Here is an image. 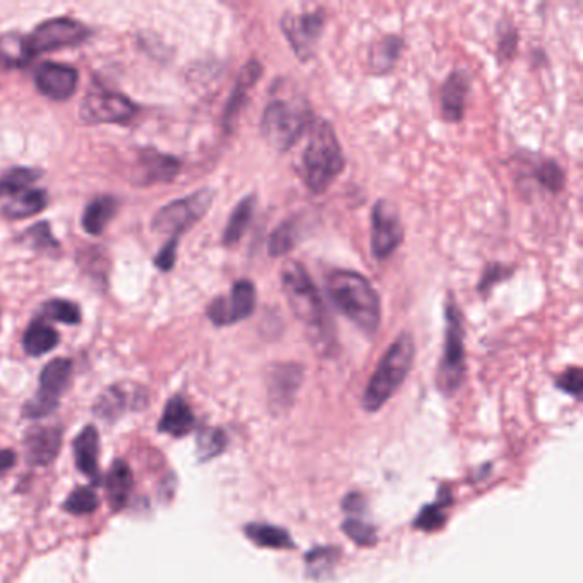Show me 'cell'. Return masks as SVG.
<instances>
[{
    "label": "cell",
    "mask_w": 583,
    "mask_h": 583,
    "mask_svg": "<svg viewBox=\"0 0 583 583\" xmlns=\"http://www.w3.org/2000/svg\"><path fill=\"white\" fill-rule=\"evenodd\" d=\"M98 431L93 426L84 428L74 442V457L78 469L91 481H98Z\"/></svg>",
    "instance_id": "19"
},
{
    "label": "cell",
    "mask_w": 583,
    "mask_h": 583,
    "mask_svg": "<svg viewBox=\"0 0 583 583\" xmlns=\"http://www.w3.org/2000/svg\"><path fill=\"white\" fill-rule=\"evenodd\" d=\"M62 445V429L57 426H36L26 433V457L34 465H48L57 457Z\"/></svg>",
    "instance_id": "15"
},
{
    "label": "cell",
    "mask_w": 583,
    "mask_h": 583,
    "mask_svg": "<svg viewBox=\"0 0 583 583\" xmlns=\"http://www.w3.org/2000/svg\"><path fill=\"white\" fill-rule=\"evenodd\" d=\"M72 373V362L59 358L48 362L40 375V387L34 399L24 408L28 418H43L57 409L61 395L63 394Z\"/></svg>",
    "instance_id": "11"
},
{
    "label": "cell",
    "mask_w": 583,
    "mask_h": 583,
    "mask_svg": "<svg viewBox=\"0 0 583 583\" xmlns=\"http://www.w3.org/2000/svg\"><path fill=\"white\" fill-rule=\"evenodd\" d=\"M445 344L437 373V387L443 395H454L465 377V344L462 314L454 298L445 303Z\"/></svg>",
    "instance_id": "6"
},
{
    "label": "cell",
    "mask_w": 583,
    "mask_h": 583,
    "mask_svg": "<svg viewBox=\"0 0 583 583\" xmlns=\"http://www.w3.org/2000/svg\"><path fill=\"white\" fill-rule=\"evenodd\" d=\"M260 76H262V65L255 59H252L241 69L237 84H235V89H233L231 98L226 105V110H224V126L231 127L235 124L238 113L241 110L249 91L257 84V80H260Z\"/></svg>",
    "instance_id": "17"
},
{
    "label": "cell",
    "mask_w": 583,
    "mask_h": 583,
    "mask_svg": "<svg viewBox=\"0 0 583 583\" xmlns=\"http://www.w3.org/2000/svg\"><path fill=\"white\" fill-rule=\"evenodd\" d=\"M416 356V344L409 332H402L387 349L375 373L362 394V408L370 412L381 409L385 402L399 390L408 379Z\"/></svg>",
    "instance_id": "4"
},
{
    "label": "cell",
    "mask_w": 583,
    "mask_h": 583,
    "mask_svg": "<svg viewBox=\"0 0 583 583\" xmlns=\"http://www.w3.org/2000/svg\"><path fill=\"white\" fill-rule=\"evenodd\" d=\"M226 448V435L221 429H202L197 437V456L201 460H209V458L220 456L222 450Z\"/></svg>",
    "instance_id": "34"
},
{
    "label": "cell",
    "mask_w": 583,
    "mask_h": 583,
    "mask_svg": "<svg viewBox=\"0 0 583 583\" xmlns=\"http://www.w3.org/2000/svg\"><path fill=\"white\" fill-rule=\"evenodd\" d=\"M38 176L40 172L32 168H13L0 174V197H14L24 190H30V185L38 180Z\"/></svg>",
    "instance_id": "28"
},
{
    "label": "cell",
    "mask_w": 583,
    "mask_h": 583,
    "mask_svg": "<svg viewBox=\"0 0 583 583\" xmlns=\"http://www.w3.org/2000/svg\"><path fill=\"white\" fill-rule=\"evenodd\" d=\"M281 283L293 314L310 332L312 341L322 347L327 346L331 337L329 316L306 268L296 260L286 262L281 268Z\"/></svg>",
    "instance_id": "2"
},
{
    "label": "cell",
    "mask_w": 583,
    "mask_h": 583,
    "mask_svg": "<svg viewBox=\"0 0 583 583\" xmlns=\"http://www.w3.org/2000/svg\"><path fill=\"white\" fill-rule=\"evenodd\" d=\"M88 34L89 30L78 21L69 17H55L36 26V30L26 38V45L32 57H34L43 52L80 45L88 38Z\"/></svg>",
    "instance_id": "9"
},
{
    "label": "cell",
    "mask_w": 583,
    "mask_h": 583,
    "mask_svg": "<svg viewBox=\"0 0 583 583\" xmlns=\"http://www.w3.org/2000/svg\"><path fill=\"white\" fill-rule=\"evenodd\" d=\"M301 380V370L298 366H281L272 375V385H270V395L272 399L284 402L287 397L295 394L298 389Z\"/></svg>",
    "instance_id": "29"
},
{
    "label": "cell",
    "mask_w": 583,
    "mask_h": 583,
    "mask_svg": "<svg viewBox=\"0 0 583 583\" xmlns=\"http://www.w3.org/2000/svg\"><path fill=\"white\" fill-rule=\"evenodd\" d=\"M404 241V224L397 205L380 199L371 212V253L377 260H385Z\"/></svg>",
    "instance_id": "10"
},
{
    "label": "cell",
    "mask_w": 583,
    "mask_h": 583,
    "mask_svg": "<svg viewBox=\"0 0 583 583\" xmlns=\"http://www.w3.org/2000/svg\"><path fill=\"white\" fill-rule=\"evenodd\" d=\"M400 50H402V42L395 36H387L380 40L379 43H375V47L371 48V53H370L371 69L377 74H385L392 71Z\"/></svg>",
    "instance_id": "27"
},
{
    "label": "cell",
    "mask_w": 583,
    "mask_h": 583,
    "mask_svg": "<svg viewBox=\"0 0 583 583\" xmlns=\"http://www.w3.org/2000/svg\"><path fill=\"white\" fill-rule=\"evenodd\" d=\"M193 423H195V418L189 404L182 397H174L163 410L159 431L174 437H185L192 431Z\"/></svg>",
    "instance_id": "18"
},
{
    "label": "cell",
    "mask_w": 583,
    "mask_h": 583,
    "mask_svg": "<svg viewBox=\"0 0 583 583\" xmlns=\"http://www.w3.org/2000/svg\"><path fill=\"white\" fill-rule=\"evenodd\" d=\"M327 293L334 305L358 329L373 335L380 327L381 306L371 283L354 270H334L327 277Z\"/></svg>",
    "instance_id": "1"
},
{
    "label": "cell",
    "mask_w": 583,
    "mask_h": 583,
    "mask_svg": "<svg viewBox=\"0 0 583 583\" xmlns=\"http://www.w3.org/2000/svg\"><path fill=\"white\" fill-rule=\"evenodd\" d=\"M443 506H445V503L426 506L425 510L418 515L414 525L418 529H421V531H428V532L440 529L443 523H445V521H447V515H445Z\"/></svg>",
    "instance_id": "39"
},
{
    "label": "cell",
    "mask_w": 583,
    "mask_h": 583,
    "mask_svg": "<svg viewBox=\"0 0 583 583\" xmlns=\"http://www.w3.org/2000/svg\"><path fill=\"white\" fill-rule=\"evenodd\" d=\"M255 303H257V291L252 281L240 279L233 284L228 296L216 298L209 305L207 316L218 327L233 325L252 315Z\"/></svg>",
    "instance_id": "12"
},
{
    "label": "cell",
    "mask_w": 583,
    "mask_h": 583,
    "mask_svg": "<svg viewBox=\"0 0 583 583\" xmlns=\"http://www.w3.org/2000/svg\"><path fill=\"white\" fill-rule=\"evenodd\" d=\"M42 314L45 318L50 320H57V322H63V324H80V306L72 301L67 300H52L48 301L47 305L42 308Z\"/></svg>",
    "instance_id": "35"
},
{
    "label": "cell",
    "mask_w": 583,
    "mask_h": 583,
    "mask_svg": "<svg viewBox=\"0 0 583 583\" xmlns=\"http://www.w3.org/2000/svg\"><path fill=\"white\" fill-rule=\"evenodd\" d=\"M469 78L464 71H456L443 82L440 99H442V111L445 120L448 122H460L464 118L465 101L469 95Z\"/></svg>",
    "instance_id": "16"
},
{
    "label": "cell",
    "mask_w": 583,
    "mask_h": 583,
    "mask_svg": "<svg viewBox=\"0 0 583 583\" xmlns=\"http://www.w3.org/2000/svg\"><path fill=\"white\" fill-rule=\"evenodd\" d=\"M78 78V71L63 63H42L34 72V82L40 93L55 101H63L74 95Z\"/></svg>",
    "instance_id": "14"
},
{
    "label": "cell",
    "mask_w": 583,
    "mask_h": 583,
    "mask_svg": "<svg viewBox=\"0 0 583 583\" xmlns=\"http://www.w3.org/2000/svg\"><path fill=\"white\" fill-rule=\"evenodd\" d=\"M344 532L360 546H373L377 542V532L370 523H364L358 519H349L344 522Z\"/></svg>",
    "instance_id": "38"
},
{
    "label": "cell",
    "mask_w": 583,
    "mask_h": 583,
    "mask_svg": "<svg viewBox=\"0 0 583 583\" xmlns=\"http://www.w3.org/2000/svg\"><path fill=\"white\" fill-rule=\"evenodd\" d=\"M176 245H178V240H168V243H165V247L161 249V252L155 259L156 268L161 270H170L174 268V260H176Z\"/></svg>",
    "instance_id": "43"
},
{
    "label": "cell",
    "mask_w": 583,
    "mask_h": 583,
    "mask_svg": "<svg viewBox=\"0 0 583 583\" xmlns=\"http://www.w3.org/2000/svg\"><path fill=\"white\" fill-rule=\"evenodd\" d=\"M98 503L99 502L95 491L82 486L71 493V496L63 503V508L74 515H84V513H93L98 508Z\"/></svg>",
    "instance_id": "36"
},
{
    "label": "cell",
    "mask_w": 583,
    "mask_h": 583,
    "mask_svg": "<svg viewBox=\"0 0 583 583\" xmlns=\"http://www.w3.org/2000/svg\"><path fill=\"white\" fill-rule=\"evenodd\" d=\"M212 204V192L199 190L185 199L165 205L153 220V230L159 235H170L178 240L209 211Z\"/></svg>",
    "instance_id": "7"
},
{
    "label": "cell",
    "mask_w": 583,
    "mask_h": 583,
    "mask_svg": "<svg viewBox=\"0 0 583 583\" xmlns=\"http://www.w3.org/2000/svg\"><path fill=\"white\" fill-rule=\"evenodd\" d=\"M24 240L28 241V245H32L33 249H40V250H48V249L55 250V249H59L57 240L52 237L48 222L34 224L33 228H30L24 233Z\"/></svg>",
    "instance_id": "37"
},
{
    "label": "cell",
    "mask_w": 583,
    "mask_h": 583,
    "mask_svg": "<svg viewBox=\"0 0 583 583\" xmlns=\"http://www.w3.org/2000/svg\"><path fill=\"white\" fill-rule=\"evenodd\" d=\"M137 113L136 105L124 95L95 89L86 96L80 117L89 124H120Z\"/></svg>",
    "instance_id": "13"
},
{
    "label": "cell",
    "mask_w": 583,
    "mask_h": 583,
    "mask_svg": "<svg viewBox=\"0 0 583 583\" xmlns=\"http://www.w3.org/2000/svg\"><path fill=\"white\" fill-rule=\"evenodd\" d=\"M303 180L314 193H324L346 166L341 142L332 124L320 120L310 127V141L303 151Z\"/></svg>",
    "instance_id": "3"
},
{
    "label": "cell",
    "mask_w": 583,
    "mask_h": 583,
    "mask_svg": "<svg viewBox=\"0 0 583 583\" xmlns=\"http://www.w3.org/2000/svg\"><path fill=\"white\" fill-rule=\"evenodd\" d=\"M314 122L310 107L301 99H274L262 115V136L277 151L291 149Z\"/></svg>",
    "instance_id": "5"
},
{
    "label": "cell",
    "mask_w": 583,
    "mask_h": 583,
    "mask_svg": "<svg viewBox=\"0 0 583 583\" xmlns=\"http://www.w3.org/2000/svg\"><path fill=\"white\" fill-rule=\"evenodd\" d=\"M335 559V551L334 550H316L314 552H308L306 561H308V568L312 571V575L324 573V569L331 568Z\"/></svg>",
    "instance_id": "41"
},
{
    "label": "cell",
    "mask_w": 583,
    "mask_h": 583,
    "mask_svg": "<svg viewBox=\"0 0 583 583\" xmlns=\"http://www.w3.org/2000/svg\"><path fill=\"white\" fill-rule=\"evenodd\" d=\"M32 59L24 36L17 33H7L0 36V65L21 67L30 62Z\"/></svg>",
    "instance_id": "26"
},
{
    "label": "cell",
    "mask_w": 583,
    "mask_h": 583,
    "mask_svg": "<svg viewBox=\"0 0 583 583\" xmlns=\"http://www.w3.org/2000/svg\"><path fill=\"white\" fill-rule=\"evenodd\" d=\"M325 13L318 11H287L281 19V30L295 55L306 62L315 57L318 40L324 32Z\"/></svg>",
    "instance_id": "8"
},
{
    "label": "cell",
    "mask_w": 583,
    "mask_h": 583,
    "mask_svg": "<svg viewBox=\"0 0 583 583\" xmlns=\"http://www.w3.org/2000/svg\"><path fill=\"white\" fill-rule=\"evenodd\" d=\"M144 166L147 168L146 176L153 182L156 180H172L176 172L180 170V163L170 156H161L156 153L146 155L144 158Z\"/></svg>",
    "instance_id": "33"
},
{
    "label": "cell",
    "mask_w": 583,
    "mask_h": 583,
    "mask_svg": "<svg viewBox=\"0 0 583 583\" xmlns=\"http://www.w3.org/2000/svg\"><path fill=\"white\" fill-rule=\"evenodd\" d=\"M47 192L45 190H24L13 197V201L4 207V216L9 220L32 218L47 207Z\"/></svg>",
    "instance_id": "21"
},
{
    "label": "cell",
    "mask_w": 583,
    "mask_h": 583,
    "mask_svg": "<svg viewBox=\"0 0 583 583\" xmlns=\"http://www.w3.org/2000/svg\"><path fill=\"white\" fill-rule=\"evenodd\" d=\"M296 243V226L295 221H284L272 231L268 240L270 257H283L295 249Z\"/></svg>",
    "instance_id": "30"
},
{
    "label": "cell",
    "mask_w": 583,
    "mask_h": 583,
    "mask_svg": "<svg viewBox=\"0 0 583 583\" xmlns=\"http://www.w3.org/2000/svg\"><path fill=\"white\" fill-rule=\"evenodd\" d=\"M16 462V456L11 450H0V473L11 469Z\"/></svg>",
    "instance_id": "44"
},
{
    "label": "cell",
    "mask_w": 583,
    "mask_h": 583,
    "mask_svg": "<svg viewBox=\"0 0 583 583\" xmlns=\"http://www.w3.org/2000/svg\"><path fill=\"white\" fill-rule=\"evenodd\" d=\"M253 211H255V195H249L238 202L235 211L230 216V221L224 228L222 243L226 247L237 245L241 237L245 235L247 228L250 226V221H252Z\"/></svg>",
    "instance_id": "22"
},
{
    "label": "cell",
    "mask_w": 583,
    "mask_h": 583,
    "mask_svg": "<svg viewBox=\"0 0 583 583\" xmlns=\"http://www.w3.org/2000/svg\"><path fill=\"white\" fill-rule=\"evenodd\" d=\"M556 385L567 394L580 397L583 387L582 370L577 368V366L568 368L567 371L559 379L556 380Z\"/></svg>",
    "instance_id": "40"
},
{
    "label": "cell",
    "mask_w": 583,
    "mask_h": 583,
    "mask_svg": "<svg viewBox=\"0 0 583 583\" xmlns=\"http://www.w3.org/2000/svg\"><path fill=\"white\" fill-rule=\"evenodd\" d=\"M132 491V473L124 460H115L107 477V494L113 510L124 508Z\"/></svg>",
    "instance_id": "20"
},
{
    "label": "cell",
    "mask_w": 583,
    "mask_h": 583,
    "mask_svg": "<svg viewBox=\"0 0 583 583\" xmlns=\"http://www.w3.org/2000/svg\"><path fill=\"white\" fill-rule=\"evenodd\" d=\"M130 392L124 387H113L108 389V392L103 395L96 406V412L103 418H113L122 414L130 404Z\"/></svg>",
    "instance_id": "31"
},
{
    "label": "cell",
    "mask_w": 583,
    "mask_h": 583,
    "mask_svg": "<svg viewBox=\"0 0 583 583\" xmlns=\"http://www.w3.org/2000/svg\"><path fill=\"white\" fill-rule=\"evenodd\" d=\"M245 534L253 544L268 550H291L295 544L289 534L276 525L268 523H249L245 527Z\"/></svg>",
    "instance_id": "23"
},
{
    "label": "cell",
    "mask_w": 583,
    "mask_h": 583,
    "mask_svg": "<svg viewBox=\"0 0 583 583\" xmlns=\"http://www.w3.org/2000/svg\"><path fill=\"white\" fill-rule=\"evenodd\" d=\"M534 176L537 182L551 193H558L565 185V174L559 168V165L552 159H542L541 163H537Z\"/></svg>",
    "instance_id": "32"
},
{
    "label": "cell",
    "mask_w": 583,
    "mask_h": 583,
    "mask_svg": "<svg viewBox=\"0 0 583 583\" xmlns=\"http://www.w3.org/2000/svg\"><path fill=\"white\" fill-rule=\"evenodd\" d=\"M117 212V201L113 197H98L91 204L88 205L82 226L89 235H101L107 224Z\"/></svg>",
    "instance_id": "25"
},
{
    "label": "cell",
    "mask_w": 583,
    "mask_h": 583,
    "mask_svg": "<svg viewBox=\"0 0 583 583\" xmlns=\"http://www.w3.org/2000/svg\"><path fill=\"white\" fill-rule=\"evenodd\" d=\"M59 344V334L42 320H34L24 334L23 346L30 356L47 354Z\"/></svg>",
    "instance_id": "24"
},
{
    "label": "cell",
    "mask_w": 583,
    "mask_h": 583,
    "mask_svg": "<svg viewBox=\"0 0 583 583\" xmlns=\"http://www.w3.org/2000/svg\"><path fill=\"white\" fill-rule=\"evenodd\" d=\"M512 276V268H504V266H500V264H491L486 268L481 283H479V291L484 293V291H489L494 283H500L503 281L506 277Z\"/></svg>",
    "instance_id": "42"
}]
</instances>
